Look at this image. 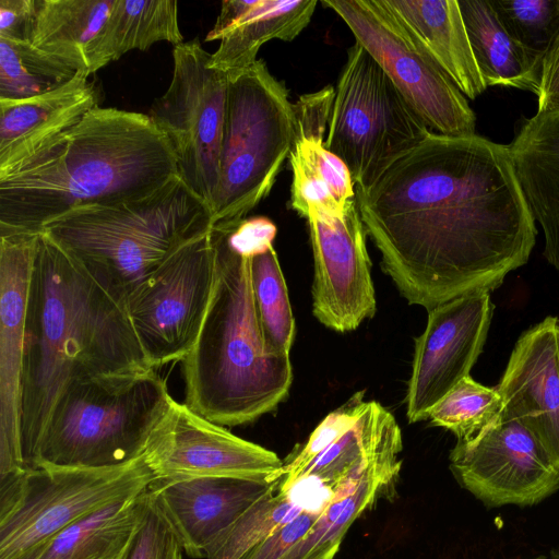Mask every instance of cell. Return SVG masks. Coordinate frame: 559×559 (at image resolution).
<instances>
[{
	"label": "cell",
	"instance_id": "6da1fadb",
	"mask_svg": "<svg viewBox=\"0 0 559 559\" xmlns=\"http://www.w3.org/2000/svg\"><path fill=\"white\" fill-rule=\"evenodd\" d=\"M356 199L383 270L427 310L497 289L536 241L508 145L477 134L431 131Z\"/></svg>",
	"mask_w": 559,
	"mask_h": 559
},
{
	"label": "cell",
	"instance_id": "7a4b0ae2",
	"mask_svg": "<svg viewBox=\"0 0 559 559\" xmlns=\"http://www.w3.org/2000/svg\"><path fill=\"white\" fill-rule=\"evenodd\" d=\"M146 369L153 368L126 306L39 231L25 322L21 429L25 466L56 402L72 382Z\"/></svg>",
	"mask_w": 559,
	"mask_h": 559
},
{
	"label": "cell",
	"instance_id": "3957f363",
	"mask_svg": "<svg viewBox=\"0 0 559 559\" xmlns=\"http://www.w3.org/2000/svg\"><path fill=\"white\" fill-rule=\"evenodd\" d=\"M177 176L174 147L148 115L97 106L0 174V236L37 234L80 205L141 199Z\"/></svg>",
	"mask_w": 559,
	"mask_h": 559
},
{
	"label": "cell",
	"instance_id": "277c9868",
	"mask_svg": "<svg viewBox=\"0 0 559 559\" xmlns=\"http://www.w3.org/2000/svg\"><path fill=\"white\" fill-rule=\"evenodd\" d=\"M215 282L195 343L181 360L185 404L223 427L252 423L284 401L293 381L289 354L266 350L253 301L250 259L212 227Z\"/></svg>",
	"mask_w": 559,
	"mask_h": 559
},
{
	"label": "cell",
	"instance_id": "5b68a950",
	"mask_svg": "<svg viewBox=\"0 0 559 559\" xmlns=\"http://www.w3.org/2000/svg\"><path fill=\"white\" fill-rule=\"evenodd\" d=\"M211 219L207 204L177 176L141 199L76 206L41 231L126 306L176 250L212 228Z\"/></svg>",
	"mask_w": 559,
	"mask_h": 559
},
{
	"label": "cell",
	"instance_id": "8992f818",
	"mask_svg": "<svg viewBox=\"0 0 559 559\" xmlns=\"http://www.w3.org/2000/svg\"><path fill=\"white\" fill-rule=\"evenodd\" d=\"M175 399L156 369L72 382L26 467H115L141 457Z\"/></svg>",
	"mask_w": 559,
	"mask_h": 559
},
{
	"label": "cell",
	"instance_id": "52a82bcc",
	"mask_svg": "<svg viewBox=\"0 0 559 559\" xmlns=\"http://www.w3.org/2000/svg\"><path fill=\"white\" fill-rule=\"evenodd\" d=\"M295 129L288 91L262 59L229 76L212 227L246 218L270 193Z\"/></svg>",
	"mask_w": 559,
	"mask_h": 559
},
{
	"label": "cell",
	"instance_id": "ba28073f",
	"mask_svg": "<svg viewBox=\"0 0 559 559\" xmlns=\"http://www.w3.org/2000/svg\"><path fill=\"white\" fill-rule=\"evenodd\" d=\"M145 452L115 467H26L0 477V559H24L79 518L146 490L155 476Z\"/></svg>",
	"mask_w": 559,
	"mask_h": 559
},
{
	"label": "cell",
	"instance_id": "9c48e42d",
	"mask_svg": "<svg viewBox=\"0 0 559 559\" xmlns=\"http://www.w3.org/2000/svg\"><path fill=\"white\" fill-rule=\"evenodd\" d=\"M430 132L383 69L355 43L338 76L324 144L346 164L356 189L370 187Z\"/></svg>",
	"mask_w": 559,
	"mask_h": 559
},
{
	"label": "cell",
	"instance_id": "30bf717a",
	"mask_svg": "<svg viewBox=\"0 0 559 559\" xmlns=\"http://www.w3.org/2000/svg\"><path fill=\"white\" fill-rule=\"evenodd\" d=\"M352 31L393 84L436 133L474 135L466 97L386 0H321Z\"/></svg>",
	"mask_w": 559,
	"mask_h": 559
},
{
	"label": "cell",
	"instance_id": "8fae6325",
	"mask_svg": "<svg viewBox=\"0 0 559 559\" xmlns=\"http://www.w3.org/2000/svg\"><path fill=\"white\" fill-rule=\"evenodd\" d=\"M210 55L197 38L175 46L170 84L148 116L169 139L179 176L212 213L229 76L209 67Z\"/></svg>",
	"mask_w": 559,
	"mask_h": 559
},
{
	"label": "cell",
	"instance_id": "7c38bea8",
	"mask_svg": "<svg viewBox=\"0 0 559 559\" xmlns=\"http://www.w3.org/2000/svg\"><path fill=\"white\" fill-rule=\"evenodd\" d=\"M216 273L212 228L176 250L127 299L148 366L181 361L200 333Z\"/></svg>",
	"mask_w": 559,
	"mask_h": 559
},
{
	"label": "cell",
	"instance_id": "4fadbf2b",
	"mask_svg": "<svg viewBox=\"0 0 559 559\" xmlns=\"http://www.w3.org/2000/svg\"><path fill=\"white\" fill-rule=\"evenodd\" d=\"M456 480L487 507L532 506L559 489V469L534 436L502 415L493 427L450 452Z\"/></svg>",
	"mask_w": 559,
	"mask_h": 559
},
{
	"label": "cell",
	"instance_id": "5bb4252c",
	"mask_svg": "<svg viewBox=\"0 0 559 559\" xmlns=\"http://www.w3.org/2000/svg\"><path fill=\"white\" fill-rule=\"evenodd\" d=\"M155 478L231 477L274 480L284 462L276 453L233 435L174 401L146 448Z\"/></svg>",
	"mask_w": 559,
	"mask_h": 559
},
{
	"label": "cell",
	"instance_id": "9a60e30c",
	"mask_svg": "<svg viewBox=\"0 0 559 559\" xmlns=\"http://www.w3.org/2000/svg\"><path fill=\"white\" fill-rule=\"evenodd\" d=\"M307 223L314 258L313 314L336 332L353 331L377 308L357 199L340 214H312Z\"/></svg>",
	"mask_w": 559,
	"mask_h": 559
},
{
	"label": "cell",
	"instance_id": "2e32d148",
	"mask_svg": "<svg viewBox=\"0 0 559 559\" xmlns=\"http://www.w3.org/2000/svg\"><path fill=\"white\" fill-rule=\"evenodd\" d=\"M493 304L489 294L454 298L428 310L415 341L406 393L409 423L428 419L429 411L469 371L483 352Z\"/></svg>",
	"mask_w": 559,
	"mask_h": 559
},
{
	"label": "cell",
	"instance_id": "e0dca14e",
	"mask_svg": "<svg viewBox=\"0 0 559 559\" xmlns=\"http://www.w3.org/2000/svg\"><path fill=\"white\" fill-rule=\"evenodd\" d=\"M37 234L0 236V477L25 466L22 396L25 322Z\"/></svg>",
	"mask_w": 559,
	"mask_h": 559
},
{
	"label": "cell",
	"instance_id": "ac0fdd59",
	"mask_svg": "<svg viewBox=\"0 0 559 559\" xmlns=\"http://www.w3.org/2000/svg\"><path fill=\"white\" fill-rule=\"evenodd\" d=\"M281 481L282 477L274 480L154 478L147 492L183 552L194 559H205L212 543L254 502L278 487Z\"/></svg>",
	"mask_w": 559,
	"mask_h": 559
},
{
	"label": "cell",
	"instance_id": "d6986e66",
	"mask_svg": "<svg viewBox=\"0 0 559 559\" xmlns=\"http://www.w3.org/2000/svg\"><path fill=\"white\" fill-rule=\"evenodd\" d=\"M503 416L518 420L559 469V319L548 316L518 338L497 386Z\"/></svg>",
	"mask_w": 559,
	"mask_h": 559
},
{
	"label": "cell",
	"instance_id": "ffe728a7",
	"mask_svg": "<svg viewBox=\"0 0 559 559\" xmlns=\"http://www.w3.org/2000/svg\"><path fill=\"white\" fill-rule=\"evenodd\" d=\"M334 96L335 88L325 86L294 104L290 206L306 219L312 214H340L356 198L348 167L324 144Z\"/></svg>",
	"mask_w": 559,
	"mask_h": 559
},
{
	"label": "cell",
	"instance_id": "44dd1931",
	"mask_svg": "<svg viewBox=\"0 0 559 559\" xmlns=\"http://www.w3.org/2000/svg\"><path fill=\"white\" fill-rule=\"evenodd\" d=\"M316 0H224L205 41L219 40L210 55L209 67L228 76L258 59L271 39L292 41L310 23Z\"/></svg>",
	"mask_w": 559,
	"mask_h": 559
},
{
	"label": "cell",
	"instance_id": "7402d4cb",
	"mask_svg": "<svg viewBox=\"0 0 559 559\" xmlns=\"http://www.w3.org/2000/svg\"><path fill=\"white\" fill-rule=\"evenodd\" d=\"M90 74L79 71L61 86L16 100H0V174L26 159L98 106Z\"/></svg>",
	"mask_w": 559,
	"mask_h": 559
},
{
	"label": "cell",
	"instance_id": "603a6c76",
	"mask_svg": "<svg viewBox=\"0 0 559 559\" xmlns=\"http://www.w3.org/2000/svg\"><path fill=\"white\" fill-rule=\"evenodd\" d=\"M508 148L531 213L544 233L543 254L559 270V109L525 119Z\"/></svg>",
	"mask_w": 559,
	"mask_h": 559
},
{
	"label": "cell",
	"instance_id": "cb8c5ba5",
	"mask_svg": "<svg viewBox=\"0 0 559 559\" xmlns=\"http://www.w3.org/2000/svg\"><path fill=\"white\" fill-rule=\"evenodd\" d=\"M463 95L486 90L457 0H386Z\"/></svg>",
	"mask_w": 559,
	"mask_h": 559
},
{
	"label": "cell",
	"instance_id": "d4e9b609",
	"mask_svg": "<svg viewBox=\"0 0 559 559\" xmlns=\"http://www.w3.org/2000/svg\"><path fill=\"white\" fill-rule=\"evenodd\" d=\"M112 2L36 0L27 41L51 62L73 73L87 72L90 48L105 24Z\"/></svg>",
	"mask_w": 559,
	"mask_h": 559
},
{
	"label": "cell",
	"instance_id": "484cf974",
	"mask_svg": "<svg viewBox=\"0 0 559 559\" xmlns=\"http://www.w3.org/2000/svg\"><path fill=\"white\" fill-rule=\"evenodd\" d=\"M143 492L96 509L59 531L24 559H120L141 521Z\"/></svg>",
	"mask_w": 559,
	"mask_h": 559
},
{
	"label": "cell",
	"instance_id": "4316f807",
	"mask_svg": "<svg viewBox=\"0 0 559 559\" xmlns=\"http://www.w3.org/2000/svg\"><path fill=\"white\" fill-rule=\"evenodd\" d=\"M481 78L489 86L539 91L542 62L504 29L488 0H457Z\"/></svg>",
	"mask_w": 559,
	"mask_h": 559
},
{
	"label": "cell",
	"instance_id": "83f0119b",
	"mask_svg": "<svg viewBox=\"0 0 559 559\" xmlns=\"http://www.w3.org/2000/svg\"><path fill=\"white\" fill-rule=\"evenodd\" d=\"M158 41L183 43L176 0H114L107 20L88 51L90 75L133 49Z\"/></svg>",
	"mask_w": 559,
	"mask_h": 559
},
{
	"label": "cell",
	"instance_id": "f1b7e54d",
	"mask_svg": "<svg viewBox=\"0 0 559 559\" xmlns=\"http://www.w3.org/2000/svg\"><path fill=\"white\" fill-rule=\"evenodd\" d=\"M400 452L392 451L376 460L353 489L330 495L321 504L317 522L282 559H322L338 550L353 522L396 479Z\"/></svg>",
	"mask_w": 559,
	"mask_h": 559
},
{
	"label": "cell",
	"instance_id": "f546056e",
	"mask_svg": "<svg viewBox=\"0 0 559 559\" xmlns=\"http://www.w3.org/2000/svg\"><path fill=\"white\" fill-rule=\"evenodd\" d=\"M250 277L255 313L266 350L271 354H289L295 336V320L273 246L251 257Z\"/></svg>",
	"mask_w": 559,
	"mask_h": 559
},
{
	"label": "cell",
	"instance_id": "4dcf8cb0",
	"mask_svg": "<svg viewBox=\"0 0 559 559\" xmlns=\"http://www.w3.org/2000/svg\"><path fill=\"white\" fill-rule=\"evenodd\" d=\"M304 509L292 491L278 487L247 509L207 548L205 559H241Z\"/></svg>",
	"mask_w": 559,
	"mask_h": 559
},
{
	"label": "cell",
	"instance_id": "1f68e13d",
	"mask_svg": "<svg viewBox=\"0 0 559 559\" xmlns=\"http://www.w3.org/2000/svg\"><path fill=\"white\" fill-rule=\"evenodd\" d=\"M502 415L503 401L497 388L467 376L429 411L428 419L451 431L457 441H469L498 424Z\"/></svg>",
	"mask_w": 559,
	"mask_h": 559
},
{
	"label": "cell",
	"instance_id": "d6a6232c",
	"mask_svg": "<svg viewBox=\"0 0 559 559\" xmlns=\"http://www.w3.org/2000/svg\"><path fill=\"white\" fill-rule=\"evenodd\" d=\"M74 75L37 52L28 41L0 37V100L47 93Z\"/></svg>",
	"mask_w": 559,
	"mask_h": 559
},
{
	"label": "cell",
	"instance_id": "836d02e7",
	"mask_svg": "<svg viewBox=\"0 0 559 559\" xmlns=\"http://www.w3.org/2000/svg\"><path fill=\"white\" fill-rule=\"evenodd\" d=\"M507 33L542 59L559 33V0H488Z\"/></svg>",
	"mask_w": 559,
	"mask_h": 559
},
{
	"label": "cell",
	"instance_id": "e575fe53",
	"mask_svg": "<svg viewBox=\"0 0 559 559\" xmlns=\"http://www.w3.org/2000/svg\"><path fill=\"white\" fill-rule=\"evenodd\" d=\"M364 396L365 391H359L331 412L312 431L307 442L284 462L281 490L293 491L304 471L356 423L367 404Z\"/></svg>",
	"mask_w": 559,
	"mask_h": 559
},
{
	"label": "cell",
	"instance_id": "d590c367",
	"mask_svg": "<svg viewBox=\"0 0 559 559\" xmlns=\"http://www.w3.org/2000/svg\"><path fill=\"white\" fill-rule=\"evenodd\" d=\"M182 548L148 492L138 528L120 559H183Z\"/></svg>",
	"mask_w": 559,
	"mask_h": 559
},
{
	"label": "cell",
	"instance_id": "8d00e7d4",
	"mask_svg": "<svg viewBox=\"0 0 559 559\" xmlns=\"http://www.w3.org/2000/svg\"><path fill=\"white\" fill-rule=\"evenodd\" d=\"M320 514L321 507L317 510L304 509L294 519L270 534L241 559H282L307 534Z\"/></svg>",
	"mask_w": 559,
	"mask_h": 559
},
{
	"label": "cell",
	"instance_id": "74e56055",
	"mask_svg": "<svg viewBox=\"0 0 559 559\" xmlns=\"http://www.w3.org/2000/svg\"><path fill=\"white\" fill-rule=\"evenodd\" d=\"M36 0H0V37L28 39Z\"/></svg>",
	"mask_w": 559,
	"mask_h": 559
},
{
	"label": "cell",
	"instance_id": "f35d334b",
	"mask_svg": "<svg viewBox=\"0 0 559 559\" xmlns=\"http://www.w3.org/2000/svg\"><path fill=\"white\" fill-rule=\"evenodd\" d=\"M537 112L559 109V33L542 59Z\"/></svg>",
	"mask_w": 559,
	"mask_h": 559
},
{
	"label": "cell",
	"instance_id": "ab89813d",
	"mask_svg": "<svg viewBox=\"0 0 559 559\" xmlns=\"http://www.w3.org/2000/svg\"><path fill=\"white\" fill-rule=\"evenodd\" d=\"M337 550H333L329 552L326 556H324L322 559H333L336 555Z\"/></svg>",
	"mask_w": 559,
	"mask_h": 559
},
{
	"label": "cell",
	"instance_id": "60d3db41",
	"mask_svg": "<svg viewBox=\"0 0 559 559\" xmlns=\"http://www.w3.org/2000/svg\"><path fill=\"white\" fill-rule=\"evenodd\" d=\"M551 559H559V547L551 552Z\"/></svg>",
	"mask_w": 559,
	"mask_h": 559
}]
</instances>
